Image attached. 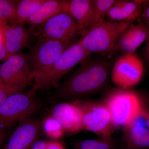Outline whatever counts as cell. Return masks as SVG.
Instances as JSON below:
<instances>
[{
  "label": "cell",
  "mask_w": 149,
  "mask_h": 149,
  "mask_svg": "<svg viewBox=\"0 0 149 149\" xmlns=\"http://www.w3.org/2000/svg\"><path fill=\"white\" fill-rule=\"evenodd\" d=\"M112 61L89 57L56 88L54 96L60 100L74 101L109 89Z\"/></svg>",
  "instance_id": "6da1fadb"
},
{
  "label": "cell",
  "mask_w": 149,
  "mask_h": 149,
  "mask_svg": "<svg viewBox=\"0 0 149 149\" xmlns=\"http://www.w3.org/2000/svg\"><path fill=\"white\" fill-rule=\"evenodd\" d=\"M102 101L118 127L130 125L141 118L143 107L141 95L132 89L109 88Z\"/></svg>",
  "instance_id": "7a4b0ae2"
},
{
  "label": "cell",
  "mask_w": 149,
  "mask_h": 149,
  "mask_svg": "<svg viewBox=\"0 0 149 149\" xmlns=\"http://www.w3.org/2000/svg\"><path fill=\"white\" fill-rule=\"evenodd\" d=\"M37 90L32 86L27 92L15 93L0 106V130L5 132L17 122L32 117L41 108Z\"/></svg>",
  "instance_id": "3957f363"
},
{
  "label": "cell",
  "mask_w": 149,
  "mask_h": 149,
  "mask_svg": "<svg viewBox=\"0 0 149 149\" xmlns=\"http://www.w3.org/2000/svg\"><path fill=\"white\" fill-rule=\"evenodd\" d=\"M130 24L105 19L93 24L78 41L82 47L91 54L114 52L118 39Z\"/></svg>",
  "instance_id": "277c9868"
},
{
  "label": "cell",
  "mask_w": 149,
  "mask_h": 149,
  "mask_svg": "<svg viewBox=\"0 0 149 149\" xmlns=\"http://www.w3.org/2000/svg\"><path fill=\"white\" fill-rule=\"evenodd\" d=\"M91 54L82 47L78 40L74 42L67 48L47 71L34 80L32 86L37 91H49L56 88L65 74Z\"/></svg>",
  "instance_id": "5b68a950"
},
{
  "label": "cell",
  "mask_w": 149,
  "mask_h": 149,
  "mask_svg": "<svg viewBox=\"0 0 149 149\" xmlns=\"http://www.w3.org/2000/svg\"><path fill=\"white\" fill-rule=\"evenodd\" d=\"M72 102L79 107L82 113L83 129L98 137L111 136L118 127L112 118L109 111L103 102L83 98Z\"/></svg>",
  "instance_id": "8992f818"
},
{
  "label": "cell",
  "mask_w": 149,
  "mask_h": 149,
  "mask_svg": "<svg viewBox=\"0 0 149 149\" xmlns=\"http://www.w3.org/2000/svg\"><path fill=\"white\" fill-rule=\"evenodd\" d=\"M72 43L39 38L36 45L26 54L34 80L47 71Z\"/></svg>",
  "instance_id": "52a82bcc"
},
{
  "label": "cell",
  "mask_w": 149,
  "mask_h": 149,
  "mask_svg": "<svg viewBox=\"0 0 149 149\" xmlns=\"http://www.w3.org/2000/svg\"><path fill=\"white\" fill-rule=\"evenodd\" d=\"M35 28L34 34L39 38L74 43L79 35L77 23L69 11L58 14Z\"/></svg>",
  "instance_id": "ba28073f"
},
{
  "label": "cell",
  "mask_w": 149,
  "mask_h": 149,
  "mask_svg": "<svg viewBox=\"0 0 149 149\" xmlns=\"http://www.w3.org/2000/svg\"><path fill=\"white\" fill-rule=\"evenodd\" d=\"M34 79L26 54L11 56L0 65V81L21 92L34 82Z\"/></svg>",
  "instance_id": "9c48e42d"
},
{
  "label": "cell",
  "mask_w": 149,
  "mask_h": 149,
  "mask_svg": "<svg viewBox=\"0 0 149 149\" xmlns=\"http://www.w3.org/2000/svg\"><path fill=\"white\" fill-rule=\"evenodd\" d=\"M144 73L143 63L139 56L124 55L113 65L111 80L116 88L131 89L141 82Z\"/></svg>",
  "instance_id": "30bf717a"
},
{
  "label": "cell",
  "mask_w": 149,
  "mask_h": 149,
  "mask_svg": "<svg viewBox=\"0 0 149 149\" xmlns=\"http://www.w3.org/2000/svg\"><path fill=\"white\" fill-rule=\"evenodd\" d=\"M42 119L30 118L19 123L2 149H29L38 141Z\"/></svg>",
  "instance_id": "8fae6325"
},
{
  "label": "cell",
  "mask_w": 149,
  "mask_h": 149,
  "mask_svg": "<svg viewBox=\"0 0 149 149\" xmlns=\"http://www.w3.org/2000/svg\"><path fill=\"white\" fill-rule=\"evenodd\" d=\"M137 24L131 23L122 32L116 41V52L122 55L135 54V52L149 36V28L144 23L138 21Z\"/></svg>",
  "instance_id": "7c38bea8"
},
{
  "label": "cell",
  "mask_w": 149,
  "mask_h": 149,
  "mask_svg": "<svg viewBox=\"0 0 149 149\" xmlns=\"http://www.w3.org/2000/svg\"><path fill=\"white\" fill-rule=\"evenodd\" d=\"M51 114L60 123L67 134L73 135L83 129L82 111L72 102L57 104Z\"/></svg>",
  "instance_id": "4fadbf2b"
},
{
  "label": "cell",
  "mask_w": 149,
  "mask_h": 149,
  "mask_svg": "<svg viewBox=\"0 0 149 149\" xmlns=\"http://www.w3.org/2000/svg\"><path fill=\"white\" fill-rule=\"evenodd\" d=\"M4 45L11 56L20 53L27 46L29 32L23 24H5L0 26Z\"/></svg>",
  "instance_id": "5bb4252c"
},
{
  "label": "cell",
  "mask_w": 149,
  "mask_h": 149,
  "mask_svg": "<svg viewBox=\"0 0 149 149\" xmlns=\"http://www.w3.org/2000/svg\"><path fill=\"white\" fill-rule=\"evenodd\" d=\"M143 0H118L110 8L107 17L108 20L118 22L133 23L141 16Z\"/></svg>",
  "instance_id": "9a60e30c"
},
{
  "label": "cell",
  "mask_w": 149,
  "mask_h": 149,
  "mask_svg": "<svg viewBox=\"0 0 149 149\" xmlns=\"http://www.w3.org/2000/svg\"><path fill=\"white\" fill-rule=\"evenodd\" d=\"M69 12L76 22L82 37L94 24L95 9L93 0L69 1Z\"/></svg>",
  "instance_id": "2e32d148"
},
{
  "label": "cell",
  "mask_w": 149,
  "mask_h": 149,
  "mask_svg": "<svg viewBox=\"0 0 149 149\" xmlns=\"http://www.w3.org/2000/svg\"><path fill=\"white\" fill-rule=\"evenodd\" d=\"M118 149H149V129L137 121L123 127Z\"/></svg>",
  "instance_id": "e0dca14e"
},
{
  "label": "cell",
  "mask_w": 149,
  "mask_h": 149,
  "mask_svg": "<svg viewBox=\"0 0 149 149\" xmlns=\"http://www.w3.org/2000/svg\"><path fill=\"white\" fill-rule=\"evenodd\" d=\"M69 3L68 0H46L26 22L33 29L58 14L69 11Z\"/></svg>",
  "instance_id": "ac0fdd59"
},
{
  "label": "cell",
  "mask_w": 149,
  "mask_h": 149,
  "mask_svg": "<svg viewBox=\"0 0 149 149\" xmlns=\"http://www.w3.org/2000/svg\"><path fill=\"white\" fill-rule=\"evenodd\" d=\"M46 0L18 1L15 15L10 24H23L37 11Z\"/></svg>",
  "instance_id": "d6986e66"
},
{
  "label": "cell",
  "mask_w": 149,
  "mask_h": 149,
  "mask_svg": "<svg viewBox=\"0 0 149 149\" xmlns=\"http://www.w3.org/2000/svg\"><path fill=\"white\" fill-rule=\"evenodd\" d=\"M118 146L116 140L112 136L86 139L77 145L78 149H117Z\"/></svg>",
  "instance_id": "ffe728a7"
},
{
  "label": "cell",
  "mask_w": 149,
  "mask_h": 149,
  "mask_svg": "<svg viewBox=\"0 0 149 149\" xmlns=\"http://www.w3.org/2000/svg\"><path fill=\"white\" fill-rule=\"evenodd\" d=\"M42 130L53 141H58L65 133L60 123L51 114L42 120Z\"/></svg>",
  "instance_id": "44dd1931"
},
{
  "label": "cell",
  "mask_w": 149,
  "mask_h": 149,
  "mask_svg": "<svg viewBox=\"0 0 149 149\" xmlns=\"http://www.w3.org/2000/svg\"><path fill=\"white\" fill-rule=\"evenodd\" d=\"M18 1L0 0V26L11 23L15 15Z\"/></svg>",
  "instance_id": "7402d4cb"
},
{
  "label": "cell",
  "mask_w": 149,
  "mask_h": 149,
  "mask_svg": "<svg viewBox=\"0 0 149 149\" xmlns=\"http://www.w3.org/2000/svg\"><path fill=\"white\" fill-rule=\"evenodd\" d=\"M117 0H93L95 9L94 24L105 20L109 11Z\"/></svg>",
  "instance_id": "603a6c76"
},
{
  "label": "cell",
  "mask_w": 149,
  "mask_h": 149,
  "mask_svg": "<svg viewBox=\"0 0 149 149\" xmlns=\"http://www.w3.org/2000/svg\"><path fill=\"white\" fill-rule=\"evenodd\" d=\"M19 92L21 91L14 87L5 85L0 81V106L11 95Z\"/></svg>",
  "instance_id": "cb8c5ba5"
},
{
  "label": "cell",
  "mask_w": 149,
  "mask_h": 149,
  "mask_svg": "<svg viewBox=\"0 0 149 149\" xmlns=\"http://www.w3.org/2000/svg\"><path fill=\"white\" fill-rule=\"evenodd\" d=\"M139 20L143 22L149 28V1H144L143 8Z\"/></svg>",
  "instance_id": "d4e9b609"
},
{
  "label": "cell",
  "mask_w": 149,
  "mask_h": 149,
  "mask_svg": "<svg viewBox=\"0 0 149 149\" xmlns=\"http://www.w3.org/2000/svg\"><path fill=\"white\" fill-rule=\"evenodd\" d=\"M45 149H66L63 144L58 141L47 142Z\"/></svg>",
  "instance_id": "484cf974"
},
{
  "label": "cell",
  "mask_w": 149,
  "mask_h": 149,
  "mask_svg": "<svg viewBox=\"0 0 149 149\" xmlns=\"http://www.w3.org/2000/svg\"><path fill=\"white\" fill-rule=\"evenodd\" d=\"M10 56L8 53L4 45L1 34L0 32V60H6Z\"/></svg>",
  "instance_id": "4316f807"
},
{
  "label": "cell",
  "mask_w": 149,
  "mask_h": 149,
  "mask_svg": "<svg viewBox=\"0 0 149 149\" xmlns=\"http://www.w3.org/2000/svg\"><path fill=\"white\" fill-rule=\"evenodd\" d=\"M141 118H142L145 120L146 127L149 129V109L143 103L141 112Z\"/></svg>",
  "instance_id": "83f0119b"
},
{
  "label": "cell",
  "mask_w": 149,
  "mask_h": 149,
  "mask_svg": "<svg viewBox=\"0 0 149 149\" xmlns=\"http://www.w3.org/2000/svg\"><path fill=\"white\" fill-rule=\"evenodd\" d=\"M47 142L43 141H37L33 144L30 149H45Z\"/></svg>",
  "instance_id": "f1b7e54d"
},
{
  "label": "cell",
  "mask_w": 149,
  "mask_h": 149,
  "mask_svg": "<svg viewBox=\"0 0 149 149\" xmlns=\"http://www.w3.org/2000/svg\"><path fill=\"white\" fill-rule=\"evenodd\" d=\"M146 42V45L144 47V52L146 59L149 65V36Z\"/></svg>",
  "instance_id": "f546056e"
},
{
  "label": "cell",
  "mask_w": 149,
  "mask_h": 149,
  "mask_svg": "<svg viewBox=\"0 0 149 149\" xmlns=\"http://www.w3.org/2000/svg\"><path fill=\"white\" fill-rule=\"evenodd\" d=\"M141 97L143 103L149 109V96L141 95Z\"/></svg>",
  "instance_id": "4dcf8cb0"
},
{
  "label": "cell",
  "mask_w": 149,
  "mask_h": 149,
  "mask_svg": "<svg viewBox=\"0 0 149 149\" xmlns=\"http://www.w3.org/2000/svg\"><path fill=\"white\" fill-rule=\"evenodd\" d=\"M4 132L0 130V147L1 146L4 139Z\"/></svg>",
  "instance_id": "1f68e13d"
}]
</instances>
